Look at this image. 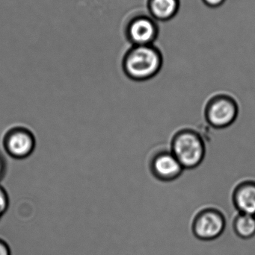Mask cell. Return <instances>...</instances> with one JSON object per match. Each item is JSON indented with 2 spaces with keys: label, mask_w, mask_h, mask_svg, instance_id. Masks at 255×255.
Returning a JSON list of instances; mask_svg holds the SVG:
<instances>
[{
  "label": "cell",
  "mask_w": 255,
  "mask_h": 255,
  "mask_svg": "<svg viewBox=\"0 0 255 255\" xmlns=\"http://www.w3.org/2000/svg\"><path fill=\"white\" fill-rule=\"evenodd\" d=\"M163 64V54L154 45L131 46L122 60L126 76L137 82L149 80L157 76Z\"/></svg>",
  "instance_id": "obj_1"
},
{
  "label": "cell",
  "mask_w": 255,
  "mask_h": 255,
  "mask_svg": "<svg viewBox=\"0 0 255 255\" xmlns=\"http://www.w3.org/2000/svg\"><path fill=\"white\" fill-rule=\"evenodd\" d=\"M170 151L184 169L198 167L206 154V145L202 135L192 128H183L174 134Z\"/></svg>",
  "instance_id": "obj_2"
},
{
  "label": "cell",
  "mask_w": 255,
  "mask_h": 255,
  "mask_svg": "<svg viewBox=\"0 0 255 255\" xmlns=\"http://www.w3.org/2000/svg\"><path fill=\"white\" fill-rule=\"evenodd\" d=\"M239 106L236 100L228 94H217L211 97L205 109L208 124L217 129L226 128L236 121Z\"/></svg>",
  "instance_id": "obj_3"
},
{
  "label": "cell",
  "mask_w": 255,
  "mask_h": 255,
  "mask_svg": "<svg viewBox=\"0 0 255 255\" xmlns=\"http://www.w3.org/2000/svg\"><path fill=\"white\" fill-rule=\"evenodd\" d=\"M2 145L7 155L16 160H23L34 152L36 148L35 136L27 128L13 127L4 133Z\"/></svg>",
  "instance_id": "obj_4"
},
{
  "label": "cell",
  "mask_w": 255,
  "mask_h": 255,
  "mask_svg": "<svg viewBox=\"0 0 255 255\" xmlns=\"http://www.w3.org/2000/svg\"><path fill=\"white\" fill-rule=\"evenodd\" d=\"M226 217L216 208L202 210L196 214L193 223V232L201 241H213L221 236L226 229Z\"/></svg>",
  "instance_id": "obj_5"
},
{
  "label": "cell",
  "mask_w": 255,
  "mask_h": 255,
  "mask_svg": "<svg viewBox=\"0 0 255 255\" xmlns=\"http://www.w3.org/2000/svg\"><path fill=\"white\" fill-rule=\"evenodd\" d=\"M159 34L158 24L150 15H136L126 25V37L132 46L154 45Z\"/></svg>",
  "instance_id": "obj_6"
},
{
  "label": "cell",
  "mask_w": 255,
  "mask_h": 255,
  "mask_svg": "<svg viewBox=\"0 0 255 255\" xmlns=\"http://www.w3.org/2000/svg\"><path fill=\"white\" fill-rule=\"evenodd\" d=\"M150 170L159 181L169 182L179 178L184 168L170 150H163L154 154L151 159Z\"/></svg>",
  "instance_id": "obj_7"
},
{
  "label": "cell",
  "mask_w": 255,
  "mask_h": 255,
  "mask_svg": "<svg viewBox=\"0 0 255 255\" xmlns=\"http://www.w3.org/2000/svg\"><path fill=\"white\" fill-rule=\"evenodd\" d=\"M232 200L239 213L255 216V181L239 183L234 190Z\"/></svg>",
  "instance_id": "obj_8"
},
{
  "label": "cell",
  "mask_w": 255,
  "mask_h": 255,
  "mask_svg": "<svg viewBox=\"0 0 255 255\" xmlns=\"http://www.w3.org/2000/svg\"><path fill=\"white\" fill-rule=\"evenodd\" d=\"M181 7L180 0H147L150 16L157 22H168L175 17Z\"/></svg>",
  "instance_id": "obj_9"
},
{
  "label": "cell",
  "mask_w": 255,
  "mask_h": 255,
  "mask_svg": "<svg viewBox=\"0 0 255 255\" xmlns=\"http://www.w3.org/2000/svg\"><path fill=\"white\" fill-rule=\"evenodd\" d=\"M234 231L239 238L251 239L255 236V216L241 214L235 217L233 223Z\"/></svg>",
  "instance_id": "obj_10"
},
{
  "label": "cell",
  "mask_w": 255,
  "mask_h": 255,
  "mask_svg": "<svg viewBox=\"0 0 255 255\" xmlns=\"http://www.w3.org/2000/svg\"><path fill=\"white\" fill-rule=\"evenodd\" d=\"M9 205H10V199H9L8 193L2 186L0 185V219L2 218L4 214L7 213Z\"/></svg>",
  "instance_id": "obj_11"
},
{
  "label": "cell",
  "mask_w": 255,
  "mask_h": 255,
  "mask_svg": "<svg viewBox=\"0 0 255 255\" xmlns=\"http://www.w3.org/2000/svg\"><path fill=\"white\" fill-rule=\"evenodd\" d=\"M202 2L207 6V7H211V8H217L223 5L226 0H202Z\"/></svg>",
  "instance_id": "obj_12"
},
{
  "label": "cell",
  "mask_w": 255,
  "mask_h": 255,
  "mask_svg": "<svg viewBox=\"0 0 255 255\" xmlns=\"http://www.w3.org/2000/svg\"><path fill=\"white\" fill-rule=\"evenodd\" d=\"M0 255H11V250L7 243L0 238Z\"/></svg>",
  "instance_id": "obj_13"
},
{
  "label": "cell",
  "mask_w": 255,
  "mask_h": 255,
  "mask_svg": "<svg viewBox=\"0 0 255 255\" xmlns=\"http://www.w3.org/2000/svg\"><path fill=\"white\" fill-rule=\"evenodd\" d=\"M7 171V163L4 156L0 153V181L5 176Z\"/></svg>",
  "instance_id": "obj_14"
}]
</instances>
